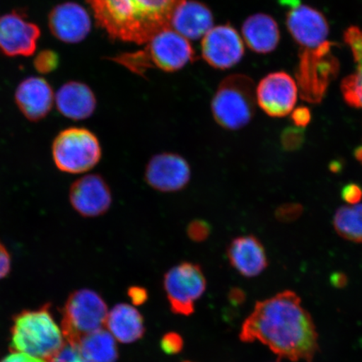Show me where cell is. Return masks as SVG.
I'll return each mask as SVG.
<instances>
[{
  "instance_id": "1",
  "label": "cell",
  "mask_w": 362,
  "mask_h": 362,
  "mask_svg": "<svg viewBox=\"0 0 362 362\" xmlns=\"http://www.w3.org/2000/svg\"><path fill=\"white\" fill-rule=\"evenodd\" d=\"M239 337L243 342L264 344L280 358L292 361L312 362L319 351L314 320L292 291L257 301Z\"/></svg>"
},
{
  "instance_id": "2",
  "label": "cell",
  "mask_w": 362,
  "mask_h": 362,
  "mask_svg": "<svg viewBox=\"0 0 362 362\" xmlns=\"http://www.w3.org/2000/svg\"><path fill=\"white\" fill-rule=\"evenodd\" d=\"M185 0H89L97 21L112 38L147 43L170 28L172 17Z\"/></svg>"
},
{
  "instance_id": "3",
  "label": "cell",
  "mask_w": 362,
  "mask_h": 362,
  "mask_svg": "<svg viewBox=\"0 0 362 362\" xmlns=\"http://www.w3.org/2000/svg\"><path fill=\"white\" fill-rule=\"evenodd\" d=\"M11 336L13 352L25 353L47 361L55 356L66 342L48 305L18 315L13 320Z\"/></svg>"
},
{
  "instance_id": "4",
  "label": "cell",
  "mask_w": 362,
  "mask_h": 362,
  "mask_svg": "<svg viewBox=\"0 0 362 362\" xmlns=\"http://www.w3.org/2000/svg\"><path fill=\"white\" fill-rule=\"evenodd\" d=\"M194 52L187 39L174 30L166 28L153 35L146 48L113 58L135 74L143 75L149 68L165 71L181 69L194 60Z\"/></svg>"
},
{
  "instance_id": "5",
  "label": "cell",
  "mask_w": 362,
  "mask_h": 362,
  "mask_svg": "<svg viewBox=\"0 0 362 362\" xmlns=\"http://www.w3.org/2000/svg\"><path fill=\"white\" fill-rule=\"evenodd\" d=\"M256 102L255 84L248 76H229L221 81L212 98V116L224 129H242L255 116Z\"/></svg>"
},
{
  "instance_id": "6",
  "label": "cell",
  "mask_w": 362,
  "mask_h": 362,
  "mask_svg": "<svg viewBox=\"0 0 362 362\" xmlns=\"http://www.w3.org/2000/svg\"><path fill=\"white\" fill-rule=\"evenodd\" d=\"M54 164L62 173L81 175L92 170L102 160L103 148L98 136L83 127L61 131L52 146Z\"/></svg>"
},
{
  "instance_id": "7",
  "label": "cell",
  "mask_w": 362,
  "mask_h": 362,
  "mask_svg": "<svg viewBox=\"0 0 362 362\" xmlns=\"http://www.w3.org/2000/svg\"><path fill=\"white\" fill-rule=\"evenodd\" d=\"M62 332L66 341L78 345L87 334L105 325L107 307L100 296L90 289L71 294L62 310Z\"/></svg>"
},
{
  "instance_id": "8",
  "label": "cell",
  "mask_w": 362,
  "mask_h": 362,
  "mask_svg": "<svg viewBox=\"0 0 362 362\" xmlns=\"http://www.w3.org/2000/svg\"><path fill=\"white\" fill-rule=\"evenodd\" d=\"M206 288L205 274L200 265L184 262L165 274L164 288L170 310L175 315L188 316L194 313V302Z\"/></svg>"
},
{
  "instance_id": "9",
  "label": "cell",
  "mask_w": 362,
  "mask_h": 362,
  "mask_svg": "<svg viewBox=\"0 0 362 362\" xmlns=\"http://www.w3.org/2000/svg\"><path fill=\"white\" fill-rule=\"evenodd\" d=\"M286 10L289 33L305 51H314L327 43L329 25L325 17L301 0H279Z\"/></svg>"
},
{
  "instance_id": "10",
  "label": "cell",
  "mask_w": 362,
  "mask_h": 362,
  "mask_svg": "<svg viewBox=\"0 0 362 362\" xmlns=\"http://www.w3.org/2000/svg\"><path fill=\"white\" fill-rule=\"evenodd\" d=\"M191 180V165L187 158L177 153H157L151 158L144 170V180L158 192H181L187 187Z\"/></svg>"
},
{
  "instance_id": "11",
  "label": "cell",
  "mask_w": 362,
  "mask_h": 362,
  "mask_svg": "<svg viewBox=\"0 0 362 362\" xmlns=\"http://www.w3.org/2000/svg\"><path fill=\"white\" fill-rule=\"evenodd\" d=\"M69 202L76 214L86 218H96L110 210L112 193L101 175L88 174L71 185Z\"/></svg>"
},
{
  "instance_id": "12",
  "label": "cell",
  "mask_w": 362,
  "mask_h": 362,
  "mask_svg": "<svg viewBox=\"0 0 362 362\" xmlns=\"http://www.w3.org/2000/svg\"><path fill=\"white\" fill-rule=\"evenodd\" d=\"M298 88L296 81L286 72L277 71L266 76L256 89V101L267 115L282 117L296 106Z\"/></svg>"
},
{
  "instance_id": "13",
  "label": "cell",
  "mask_w": 362,
  "mask_h": 362,
  "mask_svg": "<svg viewBox=\"0 0 362 362\" xmlns=\"http://www.w3.org/2000/svg\"><path fill=\"white\" fill-rule=\"evenodd\" d=\"M39 27L21 13L0 16V52L7 57H30L40 38Z\"/></svg>"
},
{
  "instance_id": "14",
  "label": "cell",
  "mask_w": 362,
  "mask_h": 362,
  "mask_svg": "<svg viewBox=\"0 0 362 362\" xmlns=\"http://www.w3.org/2000/svg\"><path fill=\"white\" fill-rule=\"evenodd\" d=\"M202 51L208 64L218 69H228L241 61L244 45L238 31L232 26L220 25L204 36Z\"/></svg>"
},
{
  "instance_id": "15",
  "label": "cell",
  "mask_w": 362,
  "mask_h": 362,
  "mask_svg": "<svg viewBox=\"0 0 362 362\" xmlns=\"http://www.w3.org/2000/svg\"><path fill=\"white\" fill-rule=\"evenodd\" d=\"M15 100L23 116L36 123L44 119L52 111L55 95L48 81L38 76H31L18 86Z\"/></svg>"
},
{
  "instance_id": "16",
  "label": "cell",
  "mask_w": 362,
  "mask_h": 362,
  "mask_svg": "<svg viewBox=\"0 0 362 362\" xmlns=\"http://www.w3.org/2000/svg\"><path fill=\"white\" fill-rule=\"evenodd\" d=\"M48 24L52 33L66 43H78L87 37L90 19L87 11L78 4L67 2L49 13Z\"/></svg>"
},
{
  "instance_id": "17",
  "label": "cell",
  "mask_w": 362,
  "mask_h": 362,
  "mask_svg": "<svg viewBox=\"0 0 362 362\" xmlns=\"http://www.w3.org/2000/svg\"><path fill=\"white\" fill-rule=\"evenodd\" d=\"M226 256L233 268L247 278L256 277L269 266L264 245L252 235L232 239L226 248Z\"/></svg>"
},
{
  "instance_id": "18",
  "label": "cell",
  "mask_w": 362,
  "mask_h": 362,
  "mask_svg": "<svg viewBox=\"0 0 362 362\" xmlns=\"http://www.w3.org/2000/svg\"><path fill=\"white\" fill-rule=\"evenodd\" d=\"M55 103L62 115L74 121L89 119L97 107V99L92 89L74 81L62 86L56 93Z\"/></svg>"
},
{
  "instance_id": "19",
  "label": "cell",
  "mask_w": 362,
  "mask_h": 362,
  "mask_svg": "<svg viewBox=\"0 0 362 362\" xmlns=\"http://www.w3.org/2000/svg\"><path fill=\"white\" fill-rule=\"evenodd\" d=\"M214 25V16L206 6L197 1H185L176 8L170 26L185 39L204 37Z\"/></svg>"
},
{
  "instance_id": "20",
  "label": "cell",
  "mask_w": 362,
  "mask_h": 362,
  "mask_svg": "<svg viewBox=\"0 0 362 362\" xmlns=\"http://www.w3.org/2000/svg\"><path fill=\"white\" fill-rule=\"evenodd\" d=\"M243 35L247 47L259 54L274 52L280 40L277 22L266 13L248 17L243 25Z\"/></svg>"
},
{
  "instance_id": "21",
  "label": "cell",
  "mask_w": 362,
  "mask_h": 362,
  "mask_svg": "<svg viewBox=\"0 0 362 362\" xmlns=\"http://www.w3.org/2000/svg\"><path fill=\"white\" fill-rule=\"evenodd\" d=\"M141 314L133 306L119 304L108 313L105 325L117 341L129 344L139 341L146 332Z\"/></svg>"
},
{
  "instance_id": "22",
  "label": "cell",
  "mask_w": 362,
  "mask_h": 362,
  "mask_svg": "<svg viewBox=\"0 0 362 362\" xmlns=\"http://www.w3.org/2000/svg\"><path fill=\"white\" fill-rule=\"evenodd\" d=\"M76 346L85 358L93 362H116L119 358L115 337L103 328L85 336Z\"/></svg>"
},
{
  "instance_id": "23",
  "label": "cell",
  "mask_w": 362,
  "mask_h": 362,
  "mask_svg": "<svg viewBox=\"0 0 362 362\" xmlns=\"http://www.w3.org/2000/svg\"><path fill=\"white\" fill-rule=\"evenodd\" d=\"M333 223L339 236L351 242L362 243V204L339 208Z\"/></svg>"
},
{
  "instance_id": "24",
  "label": "cell",
  "mask_w": 362,
  "mask_h": 362,
  "mask_svg": "<svg viewBox=\"0 0 362 362\" xmlns=\"http://www.w3.org/2000/svg\"><path fill=\"white\" fill-rule=\"evenodd\" d=\"M353 55L358 63V68L355 74L343 81L342 92L351 106L362 108V48L353 52Z\"/></svg>"
},
{
  "instance_id": "25",
  "label": "cell",
  "mask_w": 362,
  "mask_h": 362,
  "mask_svg": "<svg viewBox=\"0 0 362 362\" xmlns=\"http://www.w3.org/2000/svg\"><path fill=\"white\" fill-rule=\"evenodd\" d=\"M305 131L300 127H288L281 135L282 146L288 151H297L305 142Z\"/></svg>"
},
{
  "instance_id": "26",
  "label": "cell",
  "mask_w": 362,
  "mask_h": 362,
  "mask_svg": "<svg viewBox=\"0 0 362 362\" xmlns=\"http://www.w3.org/2000/svg\"><path fill=\"white\" fill-rule=\"evenodd\" d=\"M59 64V57L56 52L45 49L35 57L34 66L40 74H47L56 70Z\"/></svg>"
},
{
  "instance_id": "27",
  "label": "cell",
  "mask_w": 362,
  "mask_h": 362,
  "mask_svg": "<svg viewBox=\"0 0 362 362\" xmlns=\"http://www.w3.org/2000/svg\"><path fill=\"white\" fill-rule=\"evenodd\" d=\"M211 228L209 223L202 219H196L188 224L187 236L194 243L205 242L210 237Z\"/></svg>"
},
{
  "instance_id": "28",
  "label": "cell",
  "mask_w": 362,
  "mask_h": 362,
  "mask_svg": "<svg viewBox=\"0 0 362 362\" xmlns=\"http://www.w3.org/2000/svg\"><path fill=\"white\" fill-rule=\"evenodd\" d=\"M47 362H93L85 358L78 346L66 342L62 349Z\"/></svg>"
},
{
  "instance_id": "29",
  "label": "cell",
  "mask_w": 362,
  "mask_h": 362,
  "mask_svg": "<svg viewBox=\"0 0 362 362\" xmlns=\"http://www.w3.org/2000/svg\"><path fill=\"white\" fill-rule=\"evenodd\" d=\"M184 341L180 334L175 332H170L162 337L160 347L167 355H176L182 351Z\"/></svg>"
},
{
  "instance_id": "30",
  "label": "cell",
  "mask_w": 362,
  "mask_h": 362,
  "mask_svg": "<svg viewBox=\"0 0 362 362\" xmlns=\"http://www.w3.org/2000/svg\"><path fill=\"white\" fill-rule=\"evenodd\" d=\"M303 208L298 204H285L276 211V217L284 223L296 221L302 214Z\"/></svg>"
},
{
  "instance_id": "31",
  "label": "cell",
  "mask_w": 362,
  "mask_h": 362,
  "mask_svg": "<svg viewBox=\"0 0 362 362\" xmlns=\"http://www.w3.org/2000/svg\"><path fill=\"white\" fill-rule=\"evenodd\" d=\"M341 197L344 201L350 204L359 202L362 199V189L358 185L348 184L342 188Z\"/></svg>"
},
{
  "instance_id": "32",
  "label": "cell",
  "mask_w": 362,
  "mask_h": 362,
  "mask_svg": "<svg viewBox=\"0 0 362 362\" xmlns=\"http://www.w3.org/2000/svg\"><path fill=\"white\" fill-rule=\"evenodd\" d=\"M11 269V257L7 247L0 241V279L6 277Z\"/></svg>"
},
{
  "instance_id": "33",
  "label": "cell",
  "mask_w": 362,
  "mask_h": 362,
  "mask_svg": "<svg viewBox=\"0 0 362 362\" xmlns=\"http://www.w3.org/2000/svg\"><path fill=\"white\" fill-rule=\"evenodd\" d=\"M292 119L296 126L305 128L310 122V112L307 107H298L293 112Z\"/></svg>"
},
{
  "instance_id": "34",
  "label": "cell",
  "mask_w": 362,
  "mask_h": 362,
  "mask_svg": "<svg viewBox=\"0 0 362 362\" xmlns=\"http://www.w3.org/2000/svg\"><path fill=\"white\" fill-rule=\"evenodd\" d=\"M128 296L135 305H141L148 300V292L146 288L142 287H130Z\"/></svg>"
},
{
  "instance_id": "35",
  "label": "cell",
  "mask_w": 362,
  "mask_h": 362,
  "mask_svg": "<svg viewBox=\"0 0 362 362\" xmlns=\"http://www.w3.org/2000/svg\"><path fill=\"white\" fill-rule=\"evenodd\" d=\"M0 362H47V361L37 358V357L31 356L25 354V353L13 352L12 354L4 357Z\"/></svg>"
},
{
  "instance_id": "36",
  "label": "cell",
  "mask_w": 362,
  "mask_h": 362,
  "mask_svg": "<svg viewBox=\"0 0 362 362\" xmlns=\"http://www.w3.org/2000/svg\"><path fill=\"white\" fill-rule=\"evenodd\" d=\"M330 282H332L334 287L341 288L347 284V277L342 273H336L330 278Z\"/></svg>"
},
{
  "instance_id": "37",
  "label": "cell",
  "mask_w": 362,
  "mask_h": 362,
  "mask_svg": "<svg viewBox=\"0 0 362 362\" xmlns=\"http://www.w3.org/2000/svg\"><path fill=\"white\" fill-rule=\"evenodd\" d=\"M230 298L233 302L235 301V304H242L245 298V294L241 289L235 288L230 291Z\"/></svg>"
},
{
  "instance_id": "38",
  "label": "cell",
  "mask_w": 362,
  "mask_h": 362,
  "mask_svg": "<svg viewBox=\"0 0 362 362\" xmlns=\"http://www.w3.org/2000/svg\"><path fill=\"white\" fill-rule=\"evenodd\" d=\"M355 156L357 160L362 163V146L356 149Z\"/></svg>"
},
{
  "instance_id": "39",
  "label": "cell",
  "mask_w": 362,
  "mask_h": 362,
  "mask_svg": "<svg viewBox=\"0 0 362 362\" xmlns=\"http://www.w3.org/2000/svg\"><path fill=\"white\" fill-rule=\"evenodd\" d=\"M185 362H188V361H185Z\"/></svg>"
}]
</instances>
